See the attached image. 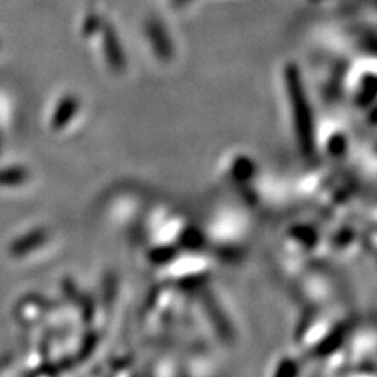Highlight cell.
I'll use <instances>...</instances> for the list:
<instances>
[{
	"instance_id": "7a4b0ae2",
	"label": "cell",
	"mask_w": 377,
	"mask_h": 377,
	"mask_svg": "<svg viewBox=\"0 0 377 377\" xmlns=\"http://www.w3.org/2000/svg\"><path fill=\"white\" fill-rule=\"evenodd\" d=\"M106 55L111 66H113L115 69H120L123 66V54H121L117 36H115L112 30H106Z\"/></svg>"
},
{
	"instance_id": "6da1fadb",
	"label": "cell",
	"mask_w": 377,
	"mask_h": 377,
	"mask_svg": "<svg viewBox=\"0 0 377 377\" xmlns=\"http://www.w3.org/2000/svg\"><path fill=\"white\" fill-rule=\"evenodd\" d=\"M286 84H287V93L291 96V104L294 111V123H296V132L300 142H302L306 148H310L313 142V120L308 101L304 92V87L300 84L299 74L296 68H287L286 71Z\"/></svg>"
},
{
	"instance_id": "3957f363",
	"label": "cell",
	"mask_w": 377,
	"mask_h": 377,
	"mask_svg": "<svg viewBox=\"0 0 377 377\" xmlns=\"http://www.w3.org/2000/svg\"><path fill=\"white\" fill-rule=\"evenodd\" d=\"M76 111H78V101L73 98H66L59 106V108H57V112L54 115V120H52L54 127L59 129V127H62L63 125H66Z\"/></svg>"
}]
</instances>
